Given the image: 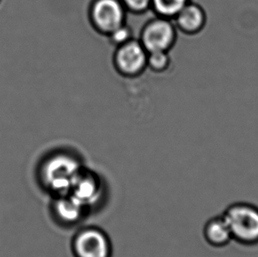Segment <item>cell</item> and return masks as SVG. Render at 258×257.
<instances>
[{
	"mask_svg": "<svg viewBox=\"0 0 258 257\" xmlns=\"http://www.w3.org/2000/svg\"><path fill=\"white\" fill-rule=\"evenodd\" d=\"M85 166L82 157L73 150H54L40 160L36 179L50 198L69 194L75 178Z\"/></svg>",
	"mask_w": 258,
	"mask_h": 257,
	"instance_id": "1",
	"label": "cell"
},
{
	"mask_svg": "<svg viewBox=\"0 0 258 257\" xmlns=\"http://www.w3.org/2000/svg\"><path fill=\"white\" fill-rule=\"evenodd\" d=\"M233 241L244 247L258 246V206L248 202L228 205L222 213Z\"/></svg>",
	"mask_w": 258,
	"mask_h": 257,
	"instance_id": "2",
	"label": "cell"
},
{
	"mask_svg": "<svg viewBox=\"0 0 258 257\" xmlns=\"http://www.w3.org/2000/svg\"><path fill=\"white\" fill-rule=\"evenodd\" d=\"M69 194L92 213L107 200L108 184L101 174L85 166L75 178Z\"/></svg>",
	"mask_w": 258,
	"mask_h": 257,
	"instance_id": "3",
	"label": "cell"
},
{
	"mask_svg": "<svg viewBox=\"0 0 258 257\" xmlns=\"http://www.w3.org/2000/svg\"><path fill=\"white\" fill-rule=\"evenodd\" d=\"M71 251L74 257H113L110 237L100 226H81L72 237Z\"/></svg>",
	"mask_w": 258,
	"mask_h": 257,
	"instance_id": "4",
	"label": "cell"
},
{
	"mask_svg": "<svg viewBox=\"0 0 258 257\" xmlns=\"http://www.w3.org/2000/svg\"><path fill=\"white\" fill-rule=\"evenodd\" d=\"M126 12L121 0H94L89 14L91 23L100 34L108 36L125 24Z\"/></svg>",
	"mask_w": 258,
	"mask_h": 257,
	"instance_id": "5",
	"label": "cell"
},
{
	"mask_svg": "<svg viewBox=\"0 0 258 257\" xmlns=\"http://www.w3.org/2000/svg\"><path fill=\"white\" fill-rule=\"evenodd\" d=\"M172 20L158 16L144 27L140 41L148 53L169 51L176 41V27Z\"/></svg>",
	"mask_w": 258,
	"mask_h": 257,
	"instance_id": "6",
	"label": "cell"
},
{
	"mask_svg": "<svg viewBox=\"0 0 258 257\" xmlns=\"http://www.w3.org/2000/svg\"><path fill=\"white\" fill-rule=\"evenodd\" d=\"M49 213L53 221L64 229L80 226L91 214L84 205H81L70 194L51 198Z\"/></svg>",
	"mask_w": 258,
	"mask_h": 257,
	"instance_id": "7",
	"label": "cell"
},
{
	"mask_svg": "<svg viewBox=\"0 0 258 257\" xmlns=\"http://www.w3.org/2000/svg\"><path fill=\"white\" fill-rule=\"evenodd\" d=\"M147 55L140 40L133 38L116 47L114 55L115 70L122 76H139L147 69Z\"/></svg>",
	"mask_w": 258,
	"mask_h": 257,
	"instance_id": "8",
	"label": "cell"
},
{
	"mask_svg": "<svg viewBox=\"0 0 258 257\" xmlns=\"http://www.w3.org/2000/svg\"><path fill=\"white\" fill-rule=\"evenodd\" d=\"M174 20L175 27L182 33L196 35L206 26V12L199 5L189 2L175 15Z\"/></svg>",
	"mask_w": 258,
	"mask_h": 257,
	"instance_id": "9",
	"label": "cell"
},
{
	"mask_svg": "<svg viewBox=\"0 0 258 257\" xmlns=\"http://www.w3.org/2000/svg\"><path fill=\"white\" fill-rule=\"evenodd\" d=\"M203 236L206 243L214 248H223L233 241L230 230L222 214L206 221L203 227Z\"/></svg>",
	"mask_w": 258,
	"mask_h": 257,
	"instance_id": "10",
	"label": "cell"
},
{
	"mask_svg": "<svg viewBox=\"0 0 258 257\" xmlns=\"http://www.w3.org/2000/svg\"><path fill=\"white\" fill-rule=\"evenodd\" d=\"M190 0H152L151 8L160 17L174 19Z\"/></svg>",
	"mask_w": 258,
	"mask_h": 257,
	"instance_id": "11",
	"label": "cell"
},
{
	"mask_svg": "<svg viewBox=\"0 0 258 257\" xmlns=\"http://www.w3.org/2000/svg\"><path fill=\"white\" fill-rule=\"evenodd\" d=\"M171 60L168 51L148 53L147 68L156 73H164L169 68Z\"/></svg>",
	"mask_w": 258,
	"mask_h": 257,
	"instance_id": "12",
	"label": "cell"
},
{
	"mask_svg": "<svg viewBox=\"0 0 258 257\" xmlns=\"http://www.w3.org/2000/svg\"><path fill=\"white\" fill-rule=\"evenodd\" d=\"M108 37L113 45L118 47L133 39V32L128 26L124 24L111 32Z\"/></svg>",
	"mask_w": 258,
	"mask_h": 257,
	"instance_id": "13",
	"label": "cell"
},
{
	"mask_svg": "<svg viewBox=\"0 0 258 257\" xmlns=\"http://www.w3.org/2000/svg\"><path fill=\"white\" fill-rule=\"evenodd\" d=\"M126 10L133 14H143L152 7V0H121Z\"/></svg>",
	"mask_w": 258,
	"mask_h": 257,
	"instance_id": "14",
	"label": "cell"
}]
</instances>
